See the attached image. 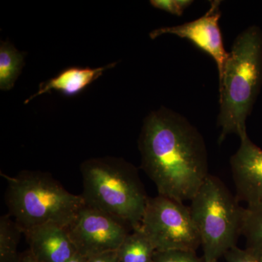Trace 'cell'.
<instances>
[{"label":"cell","mask_w":262,"mask_h":262,"mask_svg":"<svg viewBox=\"0 0 262 262\" xmlns=\"http://www.w3.org/2000/svg\"><path fill=\"white\" fill-rule=\"evenodd\" d=\"M67 262H88V258L82 256L80 253H77L73 257L71 258Z\"/></svg>","instance_id":"21"},{"label":"cell","mask_w":262,"mask_h":262,"mask_svg":"<svg viewBox=\"0 0 262 262\" xmlns=\"http://www.w3.org/2000/svg\"><path fill=\"white\" fill-rule=\"evenodd\" d=\"M221 3L222 2L218 0L211 1L209 10L201 18L182 25L154 29L149 33V37L155 39L164 34H172L188 39L213 58L216 63L220 78L229 56L228 52L224 46L223 38L219 24L222 16Z\"/></svg>","instance_id":"8"},{"label":"cell","mask_w":262,"mask_h":262,"mask_svg":"<svg viewBox=\"0 0 262 262\" xmlns=\"http://www.w3.org/2000/svg\"><path fill=\"white\" fill-rule=\"evenodd\" d=\"M261 84L262 32L252 26L234 39L220 78V145L230 134H247L246 120Z\"/></svg>","instance_id":"2"},{"label":"cell","mask_w":262,"mask_h":262,"mask_svg":"<svg viewBox=\"0 0 262 262\" xmlns=\"http://www.w3.org/2000/svg\"><path fill=\"white\" fill-rule=\"evenodd\" d=\"M23 229L11 215H2L0 218V262H18L20 254L18 245Z\"/></svg>","instance_id":"14"},{"label":"cell","mask_w":262,"mask_h":262,"mask_svg":"<svg viewBox=\"0 0 262 262\" xmlns=\"http://www.w3.org/2000/svg\"><path fill=\"white\" fill-rule=\"evenodd\" d=\"M85 206L140 227L149 196L138 169L122 158H91L81 164Z\"/></svg>","instance_id":"3"},{"label":"cell","mask_w":262,"mask_h":262,"mask_svg":"<svg viewBox=\"0 0 262 262\" xmlns=\"http://www.w3.org/2000/svg\"><path fill=\"white\" fill-rule=\"evenodd\" d=\"M241 145L230 158V168L237 201L248 206L262 202V149L248 134L239 137Z\"/></svg>","instance_id":"9"},{"label":"cell","mask_w":262,"mask_h":262,"mask_svg":"<svg viewBox=\"0 0 262 262\" xmlns=\"http://www.w3.org/2000/svg\"><path fill=\"white\" fill-rule=\"evenodd\" d=\"M27 53L19 51L9 41L0 44V90L10 91L21 74Z\"/></svg>","instance_id":"13"},{"label":"cell","mask_w":262,"mask_h":262,"mask_svg":"<svg viewBox=\"0 0 262 262\" xmlns=\"http://www.w3.org/2000/svg\"><path fill=\"white\" fill-rule=\"evenodd\" d=\"M141 229L158 251H195L201 239L190 209L182 203L162 195L148 198Z\"/></svg>","instance_id":"6"},{"label":"cell","mask_w":262,"mask_h":262,"mask_svg":"<svg viewBox=\"0 0 262 262\" xmlns=\"http://www.w3.org/2000/svg\"><path fill=\"white\" fill-rule=\"evenodd\" d=\"M224 257L227 262H262V253L247 248L241 249L237 246L229 249Z\"/></svg>","instance_id":"18"},{"label":"cell","mask_w":262,"mask_h":262,"mask_svg":"<svg viewBox=\"0 0 262 262\" xmlns=\"http://www.w3.org/2000/svg\"><path fill=\"white\" fill-rule=\"evenodd\" d=\"M192 220L205 262H218L236 246L242 231L244 208L220 179L208 175L191 200Z\"/></svg>","instance_id":"5"},{"label":"cell","mask_w":262,"mask_h":262,"mask_svg":"<svg viewBox=\"0 0 262 262\" xmlns=\"http://www.w3.org/2000/svg\"><path fill=\"white\" fill-rule=\"evenodd\" d=\"M138 143L141 168L160 195L191 201L209 175L206 143L198 128L161 106L144 118Z\"/></svg>","instance_id":"1"},{"label":"cell","mask_w":262,"mask_h":262,"mask_svg":"<svg viewBox=\"0 0 262 262\" xmlns=\"http://www.w3.org/2000/svg\"><path fill=\"white\" fill-rule=\"evenodd\" d=\"M30 252L41 262H67L77 253L68 229L48 224L24 231Z\"/></svg>","instance_id":"10"},{"label":"cell","mask_w":262,"mask_h":262,"mask_svg":"<svg viewBox=\"0 0 262 262\" xmlns=\"http://www.w3.org/2000/svg\"><path fill=\"white\" fill-rule=\"evenodd\" d=\"M241 235L246 248L262 253V202L244 208Z\"/></svg>","instance_id":"15"},{"label":"cell","mask_w":262,"mask_h":262,"mask_svg":"<svg viewBox=\"0 0 262 262\" xmlns=\"http://www.w3.org/2000/svg\"><path fill=\"white\" fill-rule=\"evenodd\" d=\"M18 262H41L33 256L30 251H27V252L20 254Z\"/></svg>","instance_id":"20"},{"label":"cell","mask_w":262,"mask_h":262,"mask_svg":"<svg viewBox=\"0 0 262 262\" xmlns=\"http://www.w3.org/2000/svg\"><path fill=\"white\" fill-rule=\"evenodd\" d=\"M155 262H205L198 257L195 251L184 250H170L156 251Z\"/></svg>","instance_id":"16"},{"label":"cell","mask_w":262,"mask_h":262,"mask_svg":"<svg viewBox=\"0 0 262 262\" xmlns=\"http://www.w3.org/2000/svg\"><path fill=\"white\" fill-rule=\"evenodd\" d=\"M7 181L5 203L9 214L24 230L55 224L68 228L85 203L72 194L51 174L23 170Z\"/></svg>","instance_id":"4"},{"label":"cell","mask_w":262,"mask_h":262,"mask_svg":"<svg viewBox=\"0 0 262 262\" xmlns=\"http://www.w3.org/2000/svg\"><path fill=\"white\" fill-rule=\"evenodd\" d=\"M117 249L120 262H155L154 245L140 227L132 229Z\"/></svg>","instance_id":"12"},{"label":"cell","mask_w":262,"mask_h":262,"mask_svg":"<svg viewBox=\"0 0 262 262\" xmlns=\"http://www.w3.org/2000/svg\"><path fill=\"white\" fill-rule=\"evenodd\" d=\"M88 262H120L117 251H107L88 258Z\"/></svg>","instance_id":"19"},{"label":"cell","mask_w":262,"mask_h":262,"mask_svg":"<svg viewBox=\"0 0 262 262\" xmlns=\"http://www.w3.org/2000/svg\"><path fill=\"white\" fill-rule=\"evenodd\" d=\"M194 1L192 0H151L150 5L157 9L163 10L170 14L182 16L184 12Z\"/></svg>","instance_id":"17"},{"label":"cell","mask_w":262,"mask_h":262,"mask_svg":"<svg viewBox=\"0 0 262 262\" xmlns=\"http://www.w3.org/2000/svg\"><path fill=\"white\" fill-rule=\"evenodd\" d=\"M126 225L107 213L84 206L67 229L77 253L90 258L117 251L129 234Z\"/></svg>","instance_id":"7"},{"label":"cell","mask_w":262,"mask_h":262,"mask_svg":"<svg viewBox=\"0 0 262 262\" xmlns=\"http://www.w3.org/2000/svg\"><path fill=\"white\" fill-rule=\"evenodd\" d=\"M117 64V62H115L97 68L67 67L54 77L41 82L37 92L26 100L24 103L27 104L34 98L51 93L52 91H56L67 97H75L100 78L103 75V72L114 68Z\"/></svg>","instance_id":"11"}]
</instances>
